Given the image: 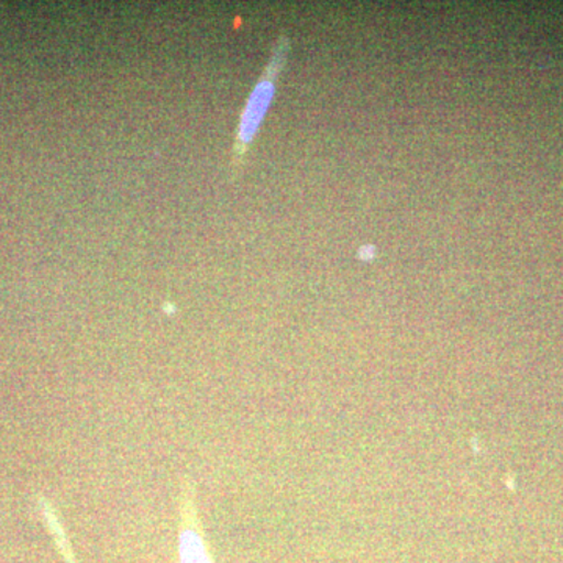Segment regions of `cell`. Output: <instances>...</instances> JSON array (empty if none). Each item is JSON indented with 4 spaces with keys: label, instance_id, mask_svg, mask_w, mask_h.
Returning a JSON list of instances; mask_svg holds the SVG:
<instances>
[{
    "label": "cell",
    "instance_id": "6da1fadb",
    "mask_svg": "<svg viewBox=\"0 0 563 563\" xmlns=\"http://www.w3.org/2000/svg\"><path fill=\"white\" fill-rule=\"evenodd\" d=\"M291 43L290 36L287 33H280L274 43L272 58L268 65L263 69L261 79L255 84L250 98L244 103L242 114H240V124L236 129L235 143H233L232 151V169L242 166L244 157L250 152L255 136H257L258 129H261L266 113H268L269 106H272L274 95H276L277 81L285 65H287L288 55H290Z\"/></svg>",
    "mask_w": 563,
    "mask_h": 563
},
{
    "label": "cell",
    "instance_id": "7a4b0ae2",
    "mask_svg": "<svg viewBox=\"0 0 563 563\" xmlns=\"http://www.w3.org/2000/svg\"><path fill=\"white\" fill-rule=\"evenodd\" d=\"M180 561L181 563H213L201 533L196 529L187 528L180 537Z\"/></svg>",
    "mask_w": 563,
    "mask_h": 563
},
{
    "label": "cell",
    "instance_id": "3957f363",
    "mask_svg": "<svg viewBox=\"0 0 563 563\" xmlns=\"http://www.w3.org/2000/svg\"><path fill=\"white\" fill-rule=\"evenodd\" d=\"M374 255H376V247L372 246V244H365L358 251V257L363 258V261H372Z\"/></svg>",
    "mask_w": 563,
    "mask_h": 563
}]
</instances>
